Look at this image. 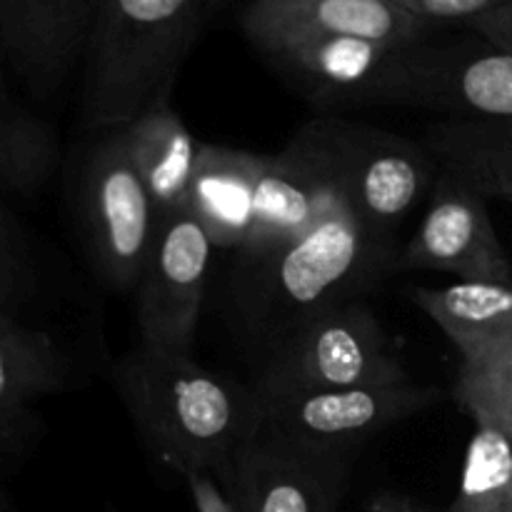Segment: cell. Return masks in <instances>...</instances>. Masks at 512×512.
<instances>
[{
	"mask_svg": "<svg viewBox=\"0 0 512 512\" xmlns=\"http://www.w3.org/2000/svg\"><path fill=\"white\" fill-rule=\"evenodd\" d=\"M120 398L160 463L223 478L263 425L253 388L210 373L188 353L138 345L115 373Z\"/></svg>",
	"mask_w": 512,
	"mask_h": 512,
	"instance_id": "obj_1",
	"label": "cell"
},
{
	"mask_svg": "<svg viewBox=\"0 0 512 512\" xmlns=\"http://www.w3.org/2000/svg\"><path fill=\"white\" fill-rule=\"evenodd\" d=\"M388 258L390 240L375 235L343 200L303 238L243 265L245 280L235 300L245 328L273 350L325 310L358 300Z\"/></svg>",
	"mask_w": 512,
	"mask_h": 512,
	"instance_id": "obj_2",
	"label": "cell"
},
{
	"mask_svg": "<svg viewBox=\"0 0 512 512\" xmlns=\"http://www.w3.org/2000/svg\"><path fill=\"white\" fill-rule=\"evenodd\" d=\"M210 8V0H98L85 45V125L123 128L173 93Z\"/></svg>",
	"mask_w": 512,
	"mask_h": 512,
	"instance_id": "obj_3",
	"label": "cell"
},
{
	"mask_svg": "<svg viewBox=\"0 0 512 512\" xmlns=\"http://www.w3.org/2000/svg\"><path fill=\"white\" fill-rule=\"evenodd\" d=\"M413 383L390 350L388 335L373 310L360 300L325 310L270 350L253 390L258 398H280L318 390Z\"/></svg>",
	"mask_w": 512,
	"mask_h": 512,
	"instance_id": "obj_4",
	"label": "cell"
},
{
	"mask_svg": "<svg viewBox=\"0 0 512 512\" xmlns=\"http://www.w3.org/2000/svg\"><path fill=\"white\" fill-rule=\"evenodd\" d=\"M438 108L463 120H512V50L483 45H425L393 50L360 103Z\"/></svg>",
	"mask_w": 512,
	"mask_h": 512,
	"instance_id": "obj_5",
	"label": "cell"
},
{
	"mask_svg": "<svg viewBox=\"0 0 512 512\" xmlns=\"http://www.w3.org/2000/svg\"><path fill=\"white\" fill-rule=\"evenodd\" d=\"M310 130L350 208L385 240L438 178L433 153L403 135L343 120H315Z\"/></svg>",
	"mask_w": 512,
	"mask_h": 512,
	"instance_id": "obj_6",
	"label": "cell"
},
{
	"mask_svg": "<svg viewBox=\"0 0 512 512\" xmlns=\"http://www.w3.org/2000/svg\"><path fill=\"white\" fill-rule=\"evenodd\" d=\"M88 248L103 280L138 288L158 228V208L130 160L120 128L105 130L90 148L80 180Z\"/></svg>",
	"mask_w": 512,
	"mask_h": 512,
	"instance_id": "obj_7",
	"label": "cell"
},
{
	"mask_svg": "<svg viewBox=\"0 0 512 512\" xmlns=\"http://www.w3.org/2000/svg\"><path fill=\"white\" fill-rule=\"evenodd\" d=\"M350 455L260 425L220 485L240 512H335Z\"/></svg>",
	"mask_w": 512,
	"mask_h": 512,
	"instance_id": "obj_8",
	"label": "cell"
},
{
	"mask_svg": "<svg viewBox=\"0 0 512 512\" xmlns=\"http://www.w3.org/2000/svg\"><path fill=\"white\" fill-rule=\"evenodd\" d=\"M213 248L188 208L160 213L138 283L140 345L190 355Z\"/></svg>",
	"mask_w": 512,
	"mask_h": 512,
	"instance_id": "obj_9",
	"label": "cell"
},
{
	"mask_svg": "<svg viewBox=\"0 0 512 512\" xmlns=\"http://www.w3.org/2000/svg\"><path fill=\"white\" fill-rule=\"evenodd\" d=\"M345 200L323 148L305 125L278 155H260L255 225L238 258L243 265L260 263L303 238L325 215Z\"/></svg>",
	"mask_w": 512,
	"mask_h": 512,
	"instance_id": "obj_10",
	"label": "cell"
},
{
	"mask_svg": "<svg viewBox=\"0 0 512 512\" xmlns=\"http://www.w3.org/2000/svg\"><path fill=\"white\" fill-rule=\"evenodd\" d=\"M443 400L433 385H370L260 398L263 425L290 438L353 450L380 430L408 420Z\"/></svg>",
	"mask_w": 512,
	"mask_h": 512,
	"instance_id": "obj_11",
	"label": "cell"
},
{
	"mask_svg": "<svg viewBox=\"0 0 512 512\" xmlns=\"http://www.w3.org/2000/svg\"><path fill=\"white\" fill-rule=\"evenodd\" d=\"M405 270H440L460 280L512 278V265L478 190L440 170L428 213L398 258Z\"/></svg>",
	"mask_w": 512,
	"mask_h": 512,
	"instance_id": "obj_12",
	"label": "cell"
},
{
	"mask_svg": "<svg viewBox=\"0 0 512 512\" xmlns=\"http://www.w3.org/2000/svg\"><path fill=\"white\" fill-rule=\"evenodd\" d=\"M240 25L263 53L295 40H365L405 48L425 35L423 25L390 0H250Z\"/></svg>",
	"mask_w": 512,
	"mask_h": 512,
	"instance_id": "obj_13",
	"label": "cell"
},
{
	"mask_svg": "<svg viewBox=\"0 0 512 512\" xmlns=\"http://www.w3.org/2000/svg\"><path fill=\"white\" fill-rule=\"evenodd\" d=\"M98 0H0V45L35 90L65 78L88 45Z\"/></svg>",
	"mask_w": 512,
	"mask_h": 512,
	"instance_id": "obj_14",
	"label": "cell"
},
{
	"mask_svg": "<svg viewBox=\"0 0 512 512\" xmlns=\"http://www.w3.org/2000/svg\"><path fill=\"white\" fill-rule=\"evenodd\" d=\"M258 168L260 155L248 150L200 145L188 210L215 248L240 253L248 243L258 203Z\"/></svg>",
	"mask_w": 512,
	"mask_h": 512,
	"instance_id": "obj_15",
	"label": "cell"
},
{
	"mask_svg": "<svg viewBox=\"0 0 512 512\" xmlns=\"http://www.w3.org/2000/svg\"><path fill=\"white\" fill-rule=\"evenodd\" d=\"M170 95H160L138 118L120 128L135 170L143 178L158 213L188 208L190 188L198 170L200 145L170 105Z\"/></svg>",
	"mask_w": 512,
	"mask_h": 512,
	"instance_id": "obj_16",
	"label": "cell"
},
{
	"mask_svg": "<svg viewBox=\"0 0 512 512\" xmlns=\"http://www.w3.org/2000/svg\"><path fill=\"white\" fill-rule=\"evenodd\" d=\"M410 300L448 335L463 360L478 358L512 338V278L415 288Z\"/></svg>",
	"mask_w": 512,
	"mask_h": 512,
	"instance_id": "obj_17",
	"label": "cell"
},
{
	"mask_svg": "<svg viewBox=\"0 0 512 512\" xmlns=\"http://www.w3.org/2000/svg\"><path fill=\"white\" fill-rule=\"evenodd\" d=\"M68 363L48 333L0 310V418L23 428L35 400L63 388Z\"/></svg>",
	"mask_w": 512,
	"mask_h": 512,
	"instance_id": "obj_18",
	"label": "cell"
},
{
	"mask_svg": "<svg viewBox=\"0 0 512 512\" xmlns=\"http://www.w3.org/2000/svg\"><path fill=\"white\" fill-rule=\"evenodd\" d=\"M430 153L440 170L455 175L485 200L512 203V143L478 120H453L430 130Z\"/></svg>",
	"mask_w": 512,
	"mask_h": 512,
	"instance_id": "obj_19",
	"label": "cell"
},
{
	"mask_svg": "<svg viewBox=\"0 0 512 512\" xmlns=\"http://www.w3.org/2000/svg\"><path fill=\"white\" fill-rule=\"evenodd\" d=\"M58 165V145L43 120L15 103L0 80V193H35Z\"/></svg>",
	"mask_w": 512,
	"mask_h": 512,
	"instance_id": "obj_20",
	"label": "cell"
},
{
	"mask_svg": "<svg viewBox=\"0 0 512 512\" xmlns=\"http://www.w3.org/2000/svg\"><path fill=\"white\" fill-rule=\"evenodd\" d=\"M445 512H512V443L500 430L475 425L458 495Z\"/></svg>",
	"mask_w": 512,
	"mask_h": 512,
	"instance_id": "obj_21",
	"label": "cell"
},
{
	"mask_svg": "<svg viewBox=\"0 0 512 512\" xmlns=\"http://www.w3.org/2000/svg\"><path fill=\"white\" fill-rule=\"evenodd\" d=\"M455 400L475 425L500 430L512 443V338L460 363Z\"/></svg>",
	"mask_w": 512,
	"mask_h": 512,
	"instance_id": "obj_22",
	"label": "cell"
},
{
	"mask_svg": "<svg viewBox=\"0 0 512 512\" xmlns=\"http://www.w3.org/2000/svg\"><path fill=\"white\" fill-rule=\"evenodd\" d=\"M35 285L33 260L18 223L0 200V310H13L30 298Z\"/></svg>",
	"mask_w": 512,
	"mask_h": 512,
	"instance_id": "obj_23",
	"label": "cell"
},
{
	"mask_svg": "<svg viewBox=\"0 0 512 512\" xmlns=\"http://www.w3.org/2000/svg\"><path fill=\"white\" fill-rule=\"evenodd\" d=\"M398 5L405 15L423 25L425 30L430 25L440 23H473L483 15L493 13L500 5L510 0H390Z\"/></svg>",
	"mask_w": 512,
	"mask_h": 512,
	"instance_id": "obj_24",
	"label": "cell"
},
{
	"mask_svg": "<svg viewBox=\"0 0 512 512\" xmlns=\"http://www.w3.org/2000/svg\"><path fill=\"white\" fill-rule=\"evenodd\" d=\"M183 478L188 483L195 512H240L213 473L193 470V473H185Z\"/></svg>",
	"mask_w": 512,
	"mask_h": 512,
	"instance_id": "obj_25",
	"label": "cell"
},
{
	"mask_svg": "<svg viewBox=\"0 0 512 512\" xmlns=\"http://www.w3.org/2000/svg\"><path fill=\"white\" fill-rule=\"evenodd\" d=\"M470 28L488 43L498 45V48L512 50V0L510 3L500 5L493 13L483 15V18L473 20Z\"/></svg>",
	"mask_w": 512,
	"mask_h": 512,
	"instance_id": "obj_26",
	"label": "cell"
},
{
	"mask_svg": "<svg viewBox=\"0 0 512 512\" xmlns=\"http://www.w3.org/2000/svg\"><path fill=\"white\" fill-rule=\"evenodd\" d=\"M368 512H425V510H420L418 505L410 503L408 498L383 493V495H375Z\"/></svg>",
	"mask_w": 512,
	"mask_h": 512,
	"instance_id": "obj_27",
	"label": "cell"
},
{
	"mask_svg": "<svg viewBox=\"0 0 512 512\" xmlns=\"http://www.w3.org/2000/svg\"><path fill=\"white\" fill-rule=\"evenodd\" d=\"M18 435H20V428H15L13 423H8V420L0 418V455H3V450H8V445L13 443Z\"/></svg>",
	"mask_w": 512,
	"mask_h": 512,
	"instance_id": "obj_28",
	"label": "cell"
},
{
	"mask_svg": "<svg viewBox=\"0 0 512 512\" xmlns=\"http://www.w3.org/2000/svg\"><path fill=\"white\" fill-rule=\"evenodd\" d=\"M478 123H483V120H478ZM483 125L488 130H493L495 135H500L503 140L512 143V120H498V123H483Z\"/></svg>",
	"mask_w": 512,
	"mask_h": 512,
	"instance_id": "obj_29",
	"label": "cell"
},
{
	"mask_svg": "<svg viewBox=\"0 0 512 512\" xmlns=\"http://www.w3.org/2000/svg\"><path fill=\"white\" fill-rule=\"evenodd\" d=\"M215 3H220V0H210V5H215Z\"/></svg>",
	"mask_w": 512,
	"mask_h": 512,
	"instance_id": "obj_30",
	"label": "cell"
}]
</instances>
